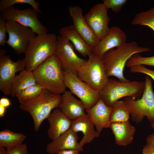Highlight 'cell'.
I'll list each match as a JSON object with an SVG mask.
<instances>
[{"label":"cell","instance_id":"6da1fadb","mask_svg":"<svg viewBox=\"0 0 154 154\" xmlns=\"http://www.w3.org/2000/svg\"><path fill=\"white\" fill-rule=\"evenodd\" d=\"M149 48L139 46L135 41L126 42L116 49H112L102 57L104 65L108 77L114 76L123 82L130 80L125 78L123 71L128 60L135 54L149 52Z\"/></svg>","mask_w":154,"mask_h":154},{"label":"cell","instance_id":"7a4b0ae2","mask_svg":"<svg viewBox=\"0 0 154 154\" xmlns=\"http://www.w3.org/2000/svg\"><path fill=\"white\" fill-rule=\"evenodd\" d=\"M61 63L55 54L35 69L33 72L37 84L47 90L56 94L66 90Z\"/></svg>","mask_w":154,"mask_h":154},{"label":"cell","instance_id":"3957f363","mask_svg":"<svg viewBox=\"0 0 154 154\" xmlns=\"http://www.w3.org/2000/svg\"><path fill=\"white\" fill-rule=\"evenodd\" d=\"M61 100V95L53 93L43 89L36 97L19 102L20 108L31 116L35 130L37 131L42 121L49 116L52 110L58 108Z\"/></svg>","mask_w":154,"mask_h":154},{"label":"cell","instance_id":"277c9868","mask_svg":"<svg viewBox=\"0 0 154 154\" xmlns=\"http://www.w3.org/2000/svg\"><path fill=\"white\" fill-rule=\"evenodd\" d=\"M57 36L54 33L37 35L30 42L25 52V69L33 71L55 54Z\"/></svg>","mask_w":154,"mask_h":154},{"label":"cell","instance_id":"5b68a950","mask_svg":"<svg viewBox=\"0 0 154 154\" xmlns=\"http://www.w3.org/2000/svg\"><path fill=\"white\" fill-rule=\"evenodd\" d=\"M145 81H136L123 82L112 78L108 80L100 91V96L104 103L112 107L121 98L130 97L135 99L140 98L144 92Z\"/></svg>","mask_w":154,"mask_h":154},{"label":"cell","instance_id":"8992f818","mask_svg":"<svg viewBox=\"0 0 154 154\" xmlns=\"http://www.w3.org/2000/svg\"><path fill=\"white\" fill-rule=\"evenodd\" d=\"M88 57V60L78 70L77 76L92 89L100 92L109 80L102 57L94 52Z\"/></svg>","mask_w":154,"mask_h":154},{"label":"cell","instance_id":"52a82bcc","mask_svg":"<svg viewBox=\"0 0 154 154\" xmlns=\"http://www.w3.org/2000/svg\"><path fill=\"white\" fill-rule=\"evenodd\" d=\"M145 81L144 90L140 98L126 97L124 100L129 108L132 120L137 123L142 122L145 116L151 122L154 121V93L152 80L146 75Z\"/></svg>","mask_w":154,"mask_h":154},{"label":"cell","instance_id":"ba28073f","mask_svg":"<svg viewBox=\"0 0 154 154\" xmlns=\"http://www.w3.org/2000/svg\"><path fill=\"white\" fill-rule=\"evenodd\" d=\"M65 85L73 94L80 98L86 109L94 105L100 99V92L96 91L81 80L77 73L70 70L63 71Z\"/></svg>","mask_w":154,"mask_h":154},{"label":"cell","instance_id":"9c48e42d","mask_svg":"<svg viewBox=\"0 0 154 154\" xmlns=\"http://www.w3.org/2000/svg\"><path fill=\"white\" fill-rule=\"evenodd\" d=\"M9 38L7 44L17 54L25 53L29 44L37 34L31 28L13 21H6Z\"/></svg>","mask_w":154,"mask_h":154},{"label":"cell","instance_id":"30bf717a","mask_svg":"<svg viewBox=\"0 0 154 154\" xmlns=\"http://www.w3.org/2000/svg\"><path fill=\"white\" fill-rule=\"evenodd\" d=\"M5 50L0 49V90L5 95H10L12 84L16 73L25 69L24 58L13 61L5 55Z\"/></svg>","mask_w":154,"mask_h":154},{"label":"cell","instance_id":"8fae6325","mask_svg":"<svg viewBox=\"0 0 154 154\" xmlns=\"http://www.w3.org/2000/svg\"><path fill=\"white\" fill-rule=\"evenodd\" d=\"M38 12L33 9H18L12 6L0 12L6 21H13L31 29L37 34L47 33V29L38 18Z\"/></svg>","mask_w":154,"mask_h":154},{"label":"cell","instance_id":"7c38bea8","mask_svg":"<svg viewBox=\"0 0 154 154\" xmlns=\"http://www.w3.org/2000/svg\"><path fill=\"white\" fill-rule=\"evenodd\" d=\"M108 9L103 3H98L93 6L84 16L89 26L100 40L106 37L110 31Z\"/></svg>","mask_w":154,"mask_h":154},{"label":"cell","instance_id":"4fadbf2b","mask_svg":"<svg viewBox=\"0 0 154 154\" xmlns=\"http://www.w3.org/2000/svg\"><path fill=\"white\" fill-rule=\"evenodd\" d=\"M74 47L66 38L57 36L55 54L59 59L63 70H70L76 73L78 70L87 60L78 57Z\"/></svg>","mask_w":154,"mask_h":154},{"label":"cell","instance_id":"5bb4252c","mask_svg":"<svg viewBox=\"0 0 154 154\" xmlns=\"http://www.w3.org/2000/svg\"><path fill=\"white\" fill-rule=\"evenodd\" d=\"M68 11L74 27L87 45L93 50L100 40L86 21L82 8L79 6H70Z\"/></svg>","mask_w":154,"mask_h":154},{"label":"cell","instance_id":"9a60e30c","mask_svg":"<svg viewBox=\"0 0 154 154\" xmlns=\"http://www.w3.org/2000/svg\"><path fill=\"white\" fill-rule=\"evenodd\" d=\"M127 37L121 29L114 26L110 28L108 34L100 40L93 50V52L102 57L107 52L115 47L119 48L126 42Z\"/></svg>","mask_w":154,"mask_h":154},{"label":"cell","instance_id":"2e32d148","mask_svg":"<svg viewBox=\"0 0 154 154\" xmlns=\"http://www.w3.org/2000/svg\"><path fill=\"white\" fill-rule=\"evenodd\" d=\"M78 139L77 133L70 129L48 144L46 152L49 154H57L59 151L66 149H77L82 151L83 149L80 147Z\"/></svg>","mask_w":154,"mask_h":154},{"label":"cell","instance_id":"e0dca14e","mask_svg":"<svg viewBox=\"0 0 154 154\" xmlns=\"http://www.w3.org/2000/svg\"><path fill=\"white\" fill-rule=\"evenodd\" d=\"M47 119L49 125L48 135L52 141L70 129L72 120L58 108L54 109Z\"/></svg>","mask_w":154,"mask_h":154},{"label":"cell","instance_id":"ac0fdd59","mask_svg":"<svg viewBox=\"0 0 154 154\" xmlns=\"http://www.w3.org/2000/svg\"><path fill=\"white\" fill-rule=\"evenodd\" d=\"M112 107L106 106L101 98L93 106L86 110L87 114L100 133L104 128H110Z\"/></svg>","mask_w":154,"mask_h":154},{"label":"cell","instance_id":"d6986e66","mask_svg":"<svg viewBox=\"0 0 154 154\" xmlns=\"http://www.w3.org/2000/svg\"><path fill=\"white\" fill-rule=\"evenodd\" d=\"M95 126L87 114L74 119L72 120L70 129L76 133L81 131L83 134L82 139L79 142L80 147L83 149V146L87 143H91L95 138L100 135L94 129Z\"/></svg>","mask_w":154,"mask_h":154},{"label":"cell","instance_id":"ffe728a7","mask_svg":"<svg viewBox=\"0 0 154 154\" xmlns=\"http://www.w3.org/2000/svg\"><path fill=\"white\" fill-rule=\"evenodd\" d=\"M58 108L72 120L86 114V109L83 103L75 98L70 90H66L63 93Z\"/></svg>","mask_w":154,"mask_h":154},{"label":"cell","instance_id":"44dd1931","mask_svg":"<svg viewBox=\"0 0 154 154\" xmlns=\"http://www.w3.org/2000/svg\"><path fill=\"white\" fill-rule=\"evenodd\" d=\"M110 128L114 135L116 143L118 145L126 146L132 143L136 129L129 120L111 123Z\"/></svg>","mask_w":154,"mask_h":154},{"label":"cell","instance_id":"7402d4cb","mask_svg":"<svg viewBox=\"0 0 154 154\" xmlns=\"http://www.w3.org/2000/svg\"><path fill=\"white\" fill-rule=\"evenodd\" d=\"M59 32L61 36L72 42L76 50L83 56H88L93 52V49L86 43L73 25L61 28Z\"/></svg>","mask_w":154,"mask_h":154},{"label":"cell","instance_id":"603a6c76","mask_svg":"<svg viewBox=\"0 0 154 154\" xmlns=\"http://www.w3.org/2000/svg\"><path fill=\"white\" fill-rule=\"evenodd\" d=\"M37 84L33 71L25 69L15 76L12 86L10 95L13 97L21 90L31 86Z\"/></svg>","mask_w":154,"mask_h":154},{"label":"cell","instance_id":"cb8c5ba5","mask_svg":"<svg viewBox=\"0 0 154 154\" xmlns=\"http://www.w3.org/2000/svg\"><path fill=\"white\" fill-rule=\"evenodd\" d=\"M26 137L23 134L6 129L0 132V146L6 149L19 146L23 144Z\"/></svg>","mask_w":154,"mask_h":154},{"label":"cell","instance_id":"d4e9b609","mask_svg":"<svg viewBox=\"0 0 154 154\" xmlns=\"http://www.w3.org/2000/svg\"><path fill=\"white\" fill-rule=\"evenodd\" d=\"M110 116V123L129 120L131 114L129 108L123 101L118 100L113 105Z\"/></svg>","mask_w":154,"mask_h":154},{"label":"cell","instance_id":"484cf974","mask_svg":"<svg viewBox=\"0 0 154 154\" xmlns=\"http://www.w3.org/2000/svg\"><path fill=\"white\" fill-rule=\"evenodd\" d=\"M131 24L147 26L154 32V7L146 11L137 13L131 21Z\"/></svg>","mask_w":154,"mask_h":154},{"label":"cell","instance_id":"4316f807","mask_svg":"<svg viewBox=\"0 0 154 154\" xmlns=\"http://www.w3.org/2000/svg\"><path fill=\"white\" fill-rule=\"evenodd\" d=\"M43 89L40 85L37 83L21 90L16 94V96L19 101L32 99L38 96Z\"/></svg>","mask_w":154,"mask_h":154},{"label":"cell","instance_id":"83f0119b","mask_svg":"<svg viewBox=\"0 0 154 154\" xmlns=\"http://www.w3.org/2000/svg\"><path fill=\"white\" fill-rule=\"evenodd\" d=\"M18 3L29 4L32 6L33 9L37 11L39 13H42L38 8L39 3L34 0H0V12L14 6L15 4Z\"/></svg>","mask_w":154,"mask_h":154},{"label":"cell","instance_id":"f1b7e54d","mask_svg":"<svg viewBox=\"0 0 154 154\" xmlns=\"http://www.w3.org/2000/svg\"><path fill=\"white\" fill-rule=\"evenodd\" d=\"M142 65L154 66V56L150 57H144L139 53L134 54L127 62L126 66L128 68L132 66Z\"/></svg>","mask_w":154,"mask_h":154},{"label":"cell","instance_id":"f546056e","mask_svg":"<svg viewBox=\"0 0 154 154\" xmlns=\"http://www.w3.org/2000/svg\"><path fill=\"white\" fill-rule=\"evenodd\" d=\"M103 3L108 9H110L114 13H117L121 11L126 4L127 0H103Z\"/></svg>","mask_w":154,"mask_h":154},{"label":"cell","instance_id":"4dcf8cb0","mask_svg":"<svg viewBox=\"0 0 154 154\" xmlns=\"http://www.w3.org/2000/svg\"><path fill=\"white\" fill-rule=\"evenodd\" d=\"M129 72L132 73L143 74L151 77L154 81V70L147 68L145 65H137L129 68Z\"/></svg>","mask_w":154,"mask_h":154},{"label":"cell","instance_id":"1f68e13d","mask_svg":"<svg viewBox=\"0 0 154 154\" xmlns=\"http://www.w3.org/2000/svg\"><path fill=\"white\" fill-rule=\"evenodd\" d=\"M6 20L0 15V46H4L7 43Z\"/></svg>","mask_w":154,"mask_h":154},{"label":"cell","instance_id":"d6a6232c","mask_svg":"<svg viewBox=\"0 0 154 154\" xmlns=\"http://www.w3.org/2000/svg\"><path fill=\"white\" fill-rule=\"evenodd\" d=\"M7 154H28L27 145L23 143L15 147L7 149Z\"/></svg>","mask_w":154,"mask_h":154},{"label":"cell","instance_id":"836d02e7","mask_svg":"<svg viewBox=\"0 0 154 154\" xmlns=\"http://www.w3.org/2000/svg\"><path fill=\"white\" fill-rule=\"evenodd\" d=\"M142 154H154V147L146 144L142 150Z\"/></svg>","mask_w":154,"mask_h":154},{"label":"cell","instance_id":"e575fe53","mask_svg":"<svg viewBox=\"0 0 154 154\" xmlns=\"http://www.w3.org/2000/svg\"><path fill=\"white\" fill-rule=\"evenodd\" d=\"M151 126L154 129V121L151 122ZM147 144L154 147V133L149 135L146 138Z\"/></svg>","mask_w":154,"mask_h":154},{"label":"cell","instance_id":"d590c367","mask_svg":"<svg viewBox=\"0 0 154 154\" xmlns=\"http://www.w3.org/2000/svg\"><path fill=\"white\" fill-rule=\"evenodd\" d=\"M80 152L77 149H66L59 151L57 154H79Z\"/></svg>","mask_w":154,"mask_h":154},{"label":"cell","instance_id":"8d00e7d4","mask_svg":"<svg viewBox=\"0 0 154 154\" xmlns=\"http://www.w3.org/2000/svg\"><path fill=\"white\" fill-rule=\"evenodd\" d=\"M11 104L9 99L6 98H2L0 99V105L4 107H9Z\"/></svg>","mask_w":154,"mask_h":154},{"label":"cell","instance_id":"74e56055","mask_svg":"<svg viewBox=\"0 0 154 154\" xmlns=\"http://www.w3.org/2000/svg\"><path fill=\"white\" fill-rule=\"evenodd\" d=\"M6 108L0 105V117H2L4 116L6 111Z\"/></svg>","mask_w":154,"mask_h":154},{"label":"cell","instance_id":"f35d334b","mask_svg":"<svg viewBox=\"0 0 154 154\" xmlns=\"http://www.w3.org/2000/svg\"><path fill=\"white\" fill-rule=\"evenodd\" d=\"M4 147L0 146V154H7V150Z\"/></svg>","mask_w":154,"mask_h":154}]
</instances>
